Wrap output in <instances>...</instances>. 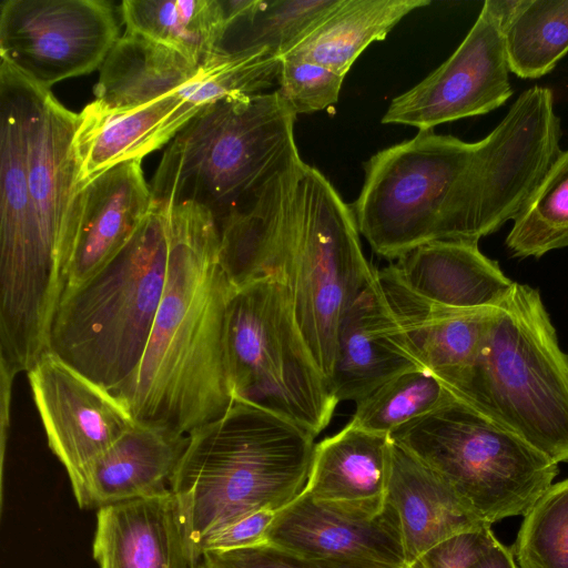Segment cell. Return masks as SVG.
<instances>
[{
  "label": "cell",
  "instance_id": "1",
  "mask_svg": "<svg viewBox=\"0 0 568 568\" xmlns=\"http://www.w3.org/2000/svg\"><path fill=\"white\" fill-rule=\"evenodd\" d=\"M550 89L523 92L484 139L418 131L375 153L353 203L372 250L390 261L437 241L478 242L515 220L561 153Z\"/></svg>",
  "mask_w": 568,
  "mask_h": 568
},
{
  "label": "cell",
  "instance_id": "2",
  "mask_svg": "<svg viewBox=\"0 0 568 568\" xmlns=\"http://www.w3.org/2000/svg\"><path fill=\"white\" fill-rule=\"evenodd\" d=\"M219 232L222 264L234 287L262 277L284 285L302 336L329 383L341 321L375 273L352 209L298 155Z\"/></svg>",
  "mask_w": 568,
  "mask_h": 568
},
{
  "label": "cell",
  "instance_id": "3",
  "mask_svg": "<svg viewBox=\"0 0 568 568\" xmlns=\"http://www.w3.org/2000/svg\"><path fill=\"white\" fill-rule=\"evenodd\" d=\"M165 206L169 256L162 298L138 367L112 394L135 423L187 436L233 402L225 326L234 286L210 211L191 202Z\"/></svg>",
  "mask_w": 568,
  "mask_h": 568
},
{
  "label": "cell",
  "instance_id": "4",
  "mask_svg": "<svg viewBox=\"0 0 568 568\" xmlns=\"http://www.w3.org/2000/svg\"><path fill=\"white\" fill-rule=\"evenodd\" d=\"M315 438L240 399L187 435L170 489L197 560L211 531L255 510L277 511L304 490Z\"/></svg>",
  "mask_w": 568,
  "mask_h": 568
},
{
  "label": "cell",
  "instance_id": "5",
  "mask_svg": "<svg viewBox=\"0 0 568 568\" xmlns=\"http://www.w3.org/2000/svg\"><path fill=\"white\" fill-rule=\"evenodd\" d=\"M449 390L555 463H568V355L538 290L514 282Z\"/></svg>",
  "mask_w": 568,
  "mask_h": 568
},
{
  "label": "cell",
  "instance_id": "6",
  "mask_svg": "<svg viewBox=\"0 0 568 568\" xmlns=\"http://www.w3.org/2000/svg\"><path fill=\"white\" fill-rule=\"evenodd\" d=\"M296 116L277 90L207 105L165 150L150 185L153 202L195 203L220 227L300 155Z\"/></svg>",
  "mask_w": 568,
  "mask_h": 568
},
{
  "label": "cell",
  "instance_id": "7",
  "mask_svg": "<svg viewBox=\"0 0 568 568\" xmlns=\"http://www.w3.org/2000/svg\"><path fill=\"white\" fill-rule=\"evenodd\" d=\"M168 256V210L153 202L125 246L61 298L48 352L114 393L144 353L164 290Z\"/></svg>",
  "mask_w": 568,
  "mask_h": 568
},
{
  "label": "cell",
  "instance_id": "8",
  "mask_svg": "<svg viewBox=\"0 0 568 568\" xmlns=\"http://www.w3.org/2000/svg\"><path fill=\"white\" fill-rule=\"evenodd\" d=\"M389 438L489 526L524 516L558 475L557 463L457 399L406 423Z\"/></svg>",
  "mask_w": 568,
  "mask_h": 568
},
{
  "label": "cell",
  "instance_id": "9",
  "mask_svg": "<svg viewBox=\"0 0 568 568\" xmlns=\"http://www.w3.org/2000/svg\"><path fill=\"white\" fill-rule=\"evenodd\" d=\"M225 351L233 399L267 409L314 437L329 424L338 402L278 281L262 277L234 287Z\"/></svg>",
  "mask_w": 568,
  "mask_h": 568
},
{
  "label": "cell",
  "instance_id": "10",
  "mask_svg": "<svg viewBox=\"0 0 568 568\" xmlns=\"http://www.w3.org/2000/svg\"><path fill=\"white\" fill-rule=\"evenodd\" d=\"M26 79L0 63V363L29 372L48 352L55 307L43 281L28 182Z\"/></svg>",
  "mask_w": 568,
  "mask_h": 568
},
{
  "label": "cell",
  "instance_id": "11",
  "mask_svg": "<svg viewBox=\"0 0 568 568\" xmlns=\"http://www.w3.org/2000/svg\"><path fill=\"white\" fill-rule=\"evenodd\" d=\"M104 0H3L0 57L42 89L102 65L119 39Z\"/></svg>",
  "mask_w": 568,
  "mask_h": 568
},
{
  "label": "cell",
  "instance_id": "12",
  "mask_svg": "<svg viewBox=\"0 0 568 568\" xmlns=\"http://www.w3.org/2000/svg\"><path fill=\"white\" fill-rule=\"evenodd\" d=\"M505 24L487 1L455 52L430 74L395 97L382 118L418 131L488 113L513 94Z\"/></svg>",
  "mask_w": 568,
  "mask_h": 568
},
{
  "label": "cell",
  "instance_id": "13",
  "mask_svg": "<svg viewBox=\"0 0 568 568\" xmlns=\"http://www.w3.org/2000/svg\"><path fill=\"white\" fill-rule=\"evenodd\" d=\"M77 121L78 114L62 105L50 90L26 79L29 191L44 286L55 311L69 267L64 234L69 205L77 190L72 143Z\"/></svg>",
  "mask_w": 568,
  "mask_h": 568
},
{
  "label": "cell",
  "instance_id": "14",
  "mask_svg": "<svg viewBox=\"0 0 568 568\" xmlns=\"http://www.w3.org/2000/svg\"><path fill=\"white\" fill-rule=\"evenodd\" d=\"M28 378L49 447L71 484L134 424L111 392L50 352L28 372Z\"/></svg>",
  "mask_w": 568,
  "mask_h": 568
},
{
  "label": "cell",
  "instance_id": "15",
  "mask_svg": "<svg viewBox=\"0 0 568 568\" xmlns=\"http://www.w3.org/2000/svg\"><path fill=\"white\" fill-rule=\"evenodd\" d=\"M141 162L120 163L77 187L65 221L69 267L62 297L112 260L152 209L151 187Z\"/></svg>",
  "mask_w": 568,
  "mask_h": 568
},
{
  "label": "cell",
  "instance_id": "16",
  "mask_svg": "<svg viewBox=\"0 0 568 568\" xmlns=\"http://www.w3.org/2000/svg\"><path fill=\"white\" fill-rule=\"evenodd\" d=\"M266 544L313 558H349L408 568L398 516L386 503L368 515L317 501L303 490L276 511Z\"/></svg>",
  "mask_w": 568,
  "mask_h": 568
},
{
  "label": "cell",
  "instance_id": "17",
  "mask_svg": "<svg viewBox=\"0 0 568 568\" xmlns=\"http://www.w3.org/2000/svg\"><path fill=\"white\" fill-rule=\"evenodd\" d=\"M417 368L422 367L387 305L375 270L341 321L332 393L338 403H357L384 382Z\"/></svg>",
  "mask_w": 568,
  "mask_h": 568
},
{
  "label": "cell",
  "instance_id": "18",
  "mask_svg": "<svg viewBox=\"0 0 568 568\" xmlns=\"http://www.w3.org/2000/svg\"><path fill=\"white\" fill-rule=\"evenodd\" d=\"M195 115L179 94L130 108H109L93 100L78 114L73 135L77 187L160 149Z\"/></svg>",
  "mask_w": 568,
  "mask_h": 568
},
{
  "label": "cell",
  "instance_id": "19",
  "mask_svg": "<svg viewBox=\"0 0 568 568\" xmlns=\"http://www.w3.org/2000/svg\"><path fill=\"white\" fill-rule=\"evenodd\" d=\"M376 277L412 354L450 389L473 364L494 307L453 308L429 302L408 290L390 264L376 270Z\"/></svg>",
  "mask_w": 568,
  "mask_h": 568
},
{
  "label": "cell",
  "instance_id": "20",
  "mask_svg": "<svg viewBox=\"0 0 568 568\" xmlns=\"http://www.w3.org/2000/svg\"><path fill=\"white\" fill-rule=\"evenodd\" d=\"M93 557L100 568H197L171 489L98 509Z\"/></svg>",
  "mask_w": 568,
  "mask_h": 568
},
{
  "label": "cell",
  "instance_id": "21",
  "mask_svg": "<svg viewBox=\"0 0 568 568\" xmlns=\"http://www.w3.org/2000/svg\"><path fill=\"white\" fill-rule=\"evenodd\" d=\"M187 436L135 423L72 483L81 508L154 496L169 490Z\"/></svg>",
  "mask_w": 568,
  "mask_h": 568
},
{
  "label": "cell",
  "instance_id": "22",
  "mask_svg": "<svg viewBox=\"0 0 568 568\" xmlns=\"http://www.w3.org/2000/svg\"><path fill=\"white\" fill-rule=\"evenodd\" d=\"M386 503L398 516L408 568L439 544L489 526L437 474L393 440Z\"/></svg>",
  "mask_w": 568,
  "mask_h": 568
},
{
  "label": "cell",
  "instance_id": "23",
  "mask_svg": "<svg viewBox=\"0 0 568 568\" xmlns=\"http://www.w3.org/2000/svg\"><path fill=\"white\" fill-rule=\"evenodd\" d=\"M389 264L408 290L453 308L495 307L514 284L496 261L481 253L478 242H432Z\"/></svg>",
  "mask_w": 568,
  "mask_h": 568
},
{
  "label": "cell",
  "instance_id": "24",
  "mask_svg": "<svg viewBox=\"0 0 568 568\" xmlns=\"http://www.w3.org/2000/svg\"><path fill=\"white\" fill-rule=\"evenodd\" d=\"M389 436L347 424L315 444L304 490L315 500L377 515L386 506Z\"/></svg>",
  "mask_w": 568,
  "mask_h": 568
},
{
  "label": "cell",
  "instance_id": "25",
  "mask_svg": "<svg viewBox=\"0 0 568 568\" xmlns=\"http://www.w3.org/2000/svg\"><path fill=\"white\" fill-rule=\"evenodd\" d=\"M199 69L179 52L125 31L101 65L94 101L109 108H130L181 97Z\"/></svg>",
  "mask_w": 568,
  "mask_h": 568
},
{
  "label": "cell",
  "instance_id": "26",
  "mask_svg": "<svg viewBox=\"0 0 568 568\" xmlns=\"http://www.w3.org/2000/svg\"><path fill=\"white\" fill-rule=\"evenodd\" d=\"M428 4V0H342L282 58L311 61L345 75L371 43L384 40L404 17Z\"/></svg>",
  "mask_w": 568,
  "mask_h": 568
},
{
  "label": "cell",
  "instance_id": "27",
  "mask_svg": "<svg viewBox=\"0 0 568 568\" xmlns=\"http://www.w3.org/2000/svg\"><path fill=\"white\" fill-rule=\"evenodd\" d=\"M126 31L183 55L195 65L211 59L229 30L222 0H123Z\"/></svg>",
  "mask_w": 568,
  "mask_h": 568
},
{
  "label": "cell",
  "instance_id": "28",
  "mask_svg": "<svg viewBox=\"0 0 568 568\" xmlns=\"http://www.w3.org/2000/svg\"><path fill=\"white\" fill-rule=\"evenodd\" d=\"M505 45L509 70L519 78L549 73L568 52V0H521Z\"/></svg>",
  "mask_w": 568,
  "mask_h": 568
},
{
  "label": "cell",
  "instance_id": "29",
  "mask_svg": "<svg viewBox=\"0 0 568 568\" xmlns=\"http://www.w3.org/2000/svg\"><path fill=\"white\" fill-rule=\"evenodd\" d=\"M506 246L520 258L568 247V150L557 156L515 217Z\"/></svg>",
  "mask_w": 568,
  "mask_h": 568
},
{
  "label": "cell",
  "instance_id": "30",
  "mask_svg": "<svg viewBox=\"0 0 568 568\" xmlns=\"http://www.w3.org/2000/svg\"><path fill=\"white\" fill-rule=\"evenodd\" d=\"M455 399L435 375L422 368L410 369L384 382L358 400L348 423L389 436L406 423Z\"/></svg>",
  "mask_w": 568,
  "mask_h": 568
},
{
  "label": "cell",
  "instance_id": "31",
  "mask_svg": "<svg viewBox=\"0 0 568 568\" xmlns=\"http://www.w3.org/2000/svg\"><path fill=\"white\" fill-rule=\"evenodd\" d=\"M511 550L518 568H568V478L524 515Z\"/></svg>",
  "mask_w": 568,
  "mask_h": 568
},
{
  "label": "cell",
  "instance_id": "32",
  "mask_svg": "<svg viewBox=\"0 0 568 568\" xmlns=\"http://www.w3.org/2000/svg\"><path fill=\"white\" fill-rule=\"evenodd\" d=\"M341 2L342 0H262L252 16L234 24H246L247 28L232 50L267 49L282 58Z\"/></svg>",
  "mask_w": 568,
  "mask_h": 568
},
{
  "label": "cell",
  "instance_id": "33",
  "mask_svg": "<svg viewBox=\"0 0 568 568\" xmlns=\"http://www.w3.org/2000/svg\"><path fill=\"white\" fill-rule=\"evenodd\" d=\"M344 77L311 61L281 58L277 92L296 115L313 113L337 102Z\"/></svg>",
  "mask_w": 568,
  "mask_h": 568
},
{
  "label": "cell",
  "instance_id": "34",
  "mask_svg": "<svg viewBox=\"0 0 568 568\" xmlns=\"http://www.w3.org/2000/svg\"><path fill=\"white\" fill-rule=\"evenodd\" d=\"M197 568H395L349 558L300 556L268 544L225 551H205Z\"/></svg>",
  "mask_w": 568,
  "mask_h": 568
},
{
  "label": "cell",
  "instance_id": "35",
  "mask_svg": "<svg viewBox=\"0 0 568 568\" xmlns=\"http://www.w3.org/2000/svg\"><path fill=\"white\" fill-rule=\"evenodd\" d=\"M275 515L273 509L255 510L211 531L199 546V559L205 551H225L266 544V535Z\"/></svg>",
  "mask_w": 568,
  "mask_h": 568
},
{
  "label": "cell",
  "instance_id": "36",
  "mask_svg": "<svg viewBox=\"0 0 568 568\" xmlns=\"http://www.w3.org/2000/svg\"><path fill=\"white\" fill-rule=\"evenodd\" d=\"M496 538L491 526L457 535L427 551L409 568H467Z\"/></svg>",
  "mask_w": 568,
  "mask_h": 568
},
{
  "label": "cell",
  "instance_id": "37",
  "mask_svg": "<svg viewBox=\"0 0 568 568\" xmlns=\"http://www.w3.org/2000/svg\"><path fill=\"white\" fill-rule=\"evenodd\" d=\"M467 568H518L511 547L501 544L498 538Z\"/></svg>",
  "mask_w": 568,
  "mask_h": 568
}]
</instances>
